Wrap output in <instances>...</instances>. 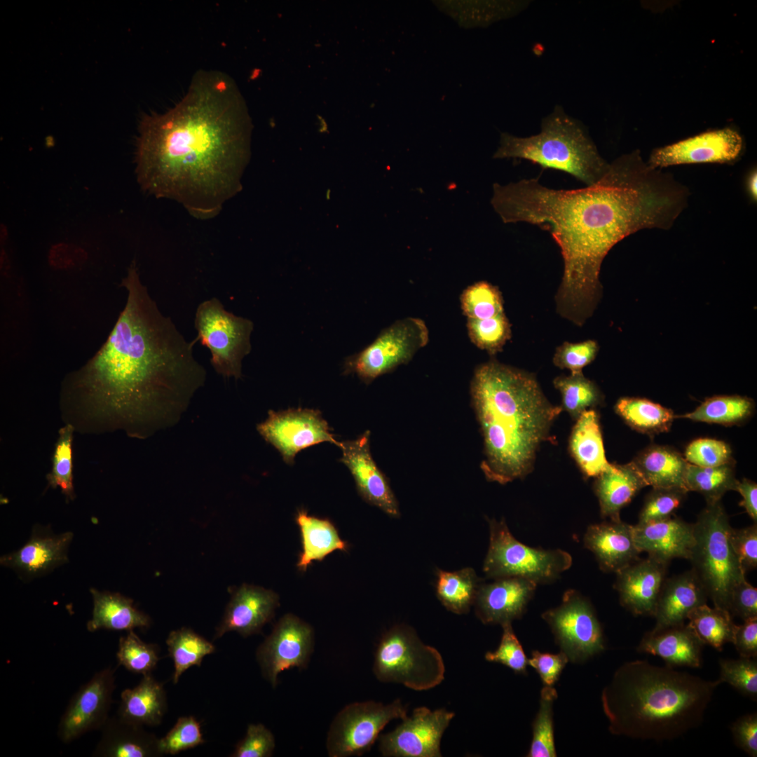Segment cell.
Returning <instances> with one entry per match:
<instances>
[{"instance_id":"e575fe53","label":"cell","mask_w":757,"mask_h":757,"mask_svg":"<svg viewBox=\"0 0 757 757\" xmlns=\"http://www.w3.org/2000/svg\"><path fill=\"white\" fill-rule=\"evenodd\" d=\"M479 582L470 567L455 571L438 569L437 597L448 611L458 615L467 613L474 604Z\"/></svg>"},{"instance_id":"f6af8a7d","label":"cell","mask_w":757,"mask_h":757,"mask_svg":"<svg viewBox=\"0 0 757 757\" xmlns=\"http://www.w3.org/2000/svg\"><path fill=\"white\" fill-rule=\"evenodd\" d=\"M116 657L120 665L143 675L151 674L160 659L158 647L144 642L133 630L119 639Z\"/></svg>"},{"instance_id":"9f6ffc18","label":"cell","mask_w":757,"mask_h":757,"mask_svg":"<svg viewBox=\"0 0 757 757\" xmlns=\"http://www.w3.org/2000/svg\"><path fill=\"white\" fill-rule=\"evenodd\" d=\"M568 662L567 656L561 651L552 654L534 650L528 664L536 669L544 686H553Z\"/></svg>"},{"instance_id":"f907efd6","label":"cell","mask_w":757,"mask_h":757,"mask_svg":"<svg viewBox=\"0 0 757 757\" xmlns=\"http://www.w3.org/2000/svg\"><path fill=\"white\" fill-rule=\"evenodd\" d=\"M686 493L676 489H653L642 507L638 524L671 517L681 505Z\"/></svg>"},{"instance_id":"ab89813d","label":"cell","mask_w":757,"mask_h":757,"mask_svg":"<svg viewBox=\"0 0 757 757\" xmlns=\"http://www.w3.org/2000/svg\"><path fill=\"white\" fill-rule=\"evenodd\" d=\"M737 482L732 464L700 467L688 463L685 475L686 489L701 493L707 503L721 501L724 493L735 490Z\"/></svg>"},{"instance_id":"d6986e66","label":"cell","mask_w":757,"mask_h":757,"mask_svg":"<svg viewBox=\"0 0 757 757\" xmlns=\"http://www.w3.org/2000/svg\"><path fill=\"white\" fill-rule=\"evenodd\" d=\"M369 430L356 439L339 442L343 463L351 473L359 495L388 515L400 516L398 501L388 480L374 461L370 450Z\"/></svg>"},{"instance_id":"4fadbf2b","label":"cell","mask_w":757,"mask_h":757,"mask_svg":"<svg viewBox=\"0 0 757 757\" xmlns=\"http://www.w3.org/2000/svg\"><path fill=\"white\" fill-rule=\"evenodd\" d=\"M568 661L583 662L605 649L603 630L592 603L575 589L565 592L557 607L542 614Z\"/></svg>"},{"instance_id":"91938a15","label":"cell","mask_w":757,"mask_h":757,"mask_svg":"<svg viewBox=\"0 0 757 757\" xmlns=\"http://www.w3.org/2000/svg\"><path fill=\"white\" fill-rule=\"evenodd\" d=\"M732 643L740 657H757V618L736 625Z\"/></svg>"},{"instance_id":"52a82bcc","label":"cell","mask_w":757,"mask_h":757,"mask_svg":"<svg viewBox=\"0 0 757 757\" xmlns=\"http://www.w3.org/2000/svg\"><path fill=\"white\" fill-rule=\"evenodd\" d=\"M693 526L692 570L714 606L728 611L730 594L746 572L731 545L732 527L721 501L707 503Z\"/></svg>"},{"instance_id":"7dc6e473","label":"cell","mask_w":757,"mask_h":757,"mask_svg":"<svg viewBox=\"0 0 757 757\" xmlns=\"http://www.w3.org/2000/svg\"><path fill=\"white\" fill-rule=\"evenodd\" d=\"M720 675L722 683H727L744 695L753 700L757 698L756 657H740L737 660L721 659Z\"/></svg>"},{"instance_id":"277c9868","label":"cell","mask_w":757,"mask_h":757,"mask_svg":"<svg viewBox=\"0 0 757 757\" xmlns=\"http://www.w3.org/2000/svg\"><path fill=\"white\" fill-rule=\"evenodd\" d=\"M470 397L483 438L480 468L486 479L505 484L526 477L541 444L550 440L561 407L549 402L533 374L495 360L475 370Z\"/></svg>"},{"instance_id":"8d00e7d4","label":"cell","mask_w":757,"mask_h":757,"mask_svg":"<svg viewBox=\"0 0 757 757\" xmlns=\"http://www.w3.org/2000/svg\"><path fill=\"white\" fill-rule=\"evenodd\" d=\"M687 619L704 645L721 651L725 643H732L736 625L727 610L704 603L692 610Z\"/></svg>"},{"instance_id":"9c48e42d","label":"cell","mask_w":757,"mask_h":757,"mask_svg":"<svg viewBox=\"0 0 757 757\" xmlns=\"http://www.w3.org/2000/svg\"><path fill=\"white\" fill-rule=\"evenodd\" d=\"M489 545L483 571L489 578L520 577L545 584L572 565V557L566 551L534 548L519 542L503 519H489Z\"/></svg>"},{"instance_id":"6125c7cd","label":"cell","mask_w":757,"mask_h":757,"mask_svg":"<svg viewBox=\"0 0 757 757\" xmlns=\"http://www.w3.org/2000/svg\"><path fill=\"white\" fill-rule=\"evenodd\" d=\"M749 189L753 197L754 198V196H755V198H756V172L752 175V176L751 177V178L749 179Z\"/></svg>"},{"instance_id":"f1b7e54d","label":"cell","mask_w":757,"mask_h":757,"mask_svg":"<svg viewBox=\"0 0 757 757\" xmlns=\"http://www.w3.org/2000/svg\"><path fill=\"white\" fill-rule=\"evenodd\" d=\"M647 484L633 461L625 465L611 464L596 477L594 491L602 517L620 520L621 510Z\"/></svg>"},{"instance_id":"94428289","label":"cell","mask_w":757,"mask_h":757,"mask_svg":"<svg viewBox=\"0 0 757 757\" xmlns=\"http://www.w3.org/2000/svg\"><path fill=\"white\" fill-rule=\"evenodd\" d=\"M735 490L738 491L742 497L740 505L742 506L754 523L757 521V484L756 483L743 479L737 480Z\"/></svg>"},{"instance_id":"6da1fadb","label":"cell","mask_w":757,"mask_h":757,"mask_svg":"<svg viewBox=\"0 0 757 757\" xmlns=\"http://www.w3.org/2000/svg\"><path fill=\"white\" fill-rule=\"evenodd\" d=\"M491 203L505 223L547 231L560 248L564 275L558 312L578 325L600 296L599 273L610 250L643 229H669L687 203V189L651 168L639 150L609 163L595 184L572 190L548 188L539 178L493 185Z\"/></svg>"},{"instance_id":"2e32d148","label":"cell","mask_w":757,"mask_h":757,"mask_svg":"<svg viewBox=\"0 0 757 757\" xmlns=\"http://www.w3.org/2000/svg\"><path fill=\"white\" fill-rule=\"evenodd\" d=\"M454 716L445 709L416 708L395 730L380 737L379 750L386 757H440L441 739Z\"/></svg>"},{"instance_id":"7402d4cb","label":"cell","mask_w":757,"mask_h":757,"mask_svg":"<svg viewBox=\"0 0 757 757\" xmlns=\"http://www.w3.org/2000/svg\"><path fill=\"white\" fill-rule=\"evenodd\" d=\"M73 536L70 531L54 534L47 528L36 526L29 540L18 551L2 556L0 564L25 578L43 575L68 561Z\"/></svg>"},{"instance_id":"4316f807","label":"cell","mask_w":757,"mask_h":757,"mask_svg":"<svg viewBox=\"0 0 757 757\" xmlns=\"http://www.w3.org/2000/svg\"><path fill=\"white\" fill-rule=\"evenodd\" d=\"M707 594L691 569L665 578L657 601L654 618L656 627L685 622L695 608L707 603Z\"/></svg>"},{"instance_id":"e0dca14e","label":"cell","mask_w":757,"mask_h":757,"mask_svg":"<svg viewBox=\"0 0 757 757\" xmlns=\"http://www.w3.org/2000/svg\"><path fill=\"white\" fill-rule=\"evenodd\" d=\"M114 673L111 667L97 672L73 695L58 725L57 735L62 742L102 729L109 718L116 688Z\"/></svg>"},{"instance_id":"f546056e","label":"cell","mask_w":757,"mask_h":757,"mask_svg":"<svg viewBox=\"0 0 757 757\" xmlns=\"http://www.w3.org/2000/svg\"><path fill=\"white\" fill-rule=\"evenodd\" d=\"M575 421L569 438L570 452L585 477H596L611 465L605 456L599 415L587 409Z\"/></svg>"},{"instance_id":"9a60e30c","label":"cell","mask_w":757,"mask_h":757,"mask_svg":"<svg viewBox=\"0 0 757 757\" xmlns=\"http://www.w3.org/2000/svg\"><path fill=\"white\" fill-rule=\"evenodd\" d=\"M314 649V632L310 625L287 613L275 625L271 634L258 647L257 662L264 678L273 688L283 671L307 667Z\"/></svg>"},{"instance_id":"60d3db41","label":"cell","mask_w":757,"mask_h":757,"mask_svg":"<svg viewBox=\"0 0 757 757\" xmlns=\"http://www.w3.org/2000/svg\"><path fill=\"white\" fill-rule=\"evenodd\" d=\"M553 383L561 395L562 409L574 420L588 409L601 402L602 396L599 388L582 372L556 377Z\"/></svg>"},{"instance_id":"ac0fdd59","label":"cell","mask_w":757,"mask_h":757,"mask_svg":"<svg viewBox=\"0 0 757 757\" xmlns=\"http://www.w3.org/2000/svg\"><path fill=\"white\" fill-rule=\"evenodd\" d=\"M741 135L730 128L709 130L654 149L647 163L653 168L701 163H732L743 150Z\"/></svg>"},{"instance_id":"1f68e13d","label":"cell","mask_w":757,"mask_h":757,"mask_svg":"<svg viewBox=\"0 0 757 757\" xmlns=\"http://www.w3.org/2000/svg\"><path fill=\"white\" fill-rule=\"evenodd\" d=\"M166 708L163 685L149 674L137 686L121 693L118 716L138 725L155 726L161 723Z\"/></svg>"},{"instance_id":"11a10c76","label":"cell","mask_w":757,"mask_h":757,"mask_svg":"<svg viewBox=\"0 0 757 757\" xmlns=\"http://www.w3.org/2000/svg\"><path fill=\"white\" fill-rule=\"evenodd\" d=\"M730 541L745 572L756 568L757 567L756 523L739 529L732 528L730 533Z\"/></svg>"},{"instance_id":"7bdbcfd3","label":"cell","mask_w":757,"mask_h":757,"mask_svg":"<svg viewBox=\"0 0 757 757\" xmlns=\"http://www.w3.org/2000/svg\"><path fill=\"white\" fill-rule=\"evenodd\" d=\"M74 426L67 423L59 430L51 472L46 476L49 486L60 488L67 500L75 498L72 475V440Z\"/></svg>"},{"instance_id":"681fc988","label":"cell","mask_w":757,"mask_h":757,"mask_svg":"<svg viewBox=\"0 0 757 757\" xmlns=\"http://www.w3.org/2000/svg\"><path fill=\"white\" fill-rule=\"evenodd\" d=\"M686 461L700 467H718L732 464L731 450L725 442L708 438L693 441L686 447Z\"/></svg>"},{"instance_id":"b9f144b4","label":"cell","mask_w":757,"mask_h":757,"mask_svg":"<svg viewBox=\"0 0 757 757\" xmlns=\"http://www.w3.org/2000/svg\"><path fill=\"white\" fill-rule=\"evenodd\" d=\"M557 693L553 686H544L540 692L539 709L533 723V738L528 757H555L553 730V704Z\"/></svg>"},{"instance_id":"d4e9b609","label":"cell","mask_w":757,"mask_h":757,"mask_svg":"<svg viewBox=\"0 0 757 757\" xmlns=\"http://www.w3.org/2000/svg\"><path fill=\"white\" fill-rule=\"evenodd\" d=\"M583 542L604 572L616 573L639 559L632 525L621 519L589 526Z\"/></svg>"},{"instance_id":"d6a6232c","label":"cell","mask_w":757,"mask_h":757,"mask_svg":"<svg viewBox=\"0 0 757 757\" xmlns=\"http://www.w3.org/2000/svg\"><path fill=\"white\" fill-rule=\"evenodd\" d=\"M633 462L647 486L688 492L685 475L688 463L675 450L663 446H652L640 453Z\"/></svg>"},{"instance_id":"4dcf8cb0","label":"cell","mask_w":757,"mask_h":757,"mask_svg":"<svg viewBox=\"0 0 757 757\" xmlns=\"http://www.w3.org/2000/svg\"><path fill=\"white\" fill-rule=\"evenodd\" d=\"M90 592L93 609L92 618L86 626L89 632L100 629L130 631L150 625L149 617L137 610L132 599L119 593L98 591L94 588Z\"/></svg>"},{"instance_id":"8992f818","label":"cell","mask_w":757,"mask_h":757,"mask_svg":"<svg viewBox=\"0 0 757 757\" xmlns=\"http://www.w3.org/2000/svg\"><path fill=\"white\" fill-rule=\"evenodd\" d=\"M493 158L526 160L567 173L586 186L597 182L609 167L585 127L559 107L542 121L536 135L519 137L502 132Z\"/></svg>"},{"instance_id":"d590c367","label":"cell","mask_w":757,"mask_h":757,"mask_svg":"<svg viewBox=\"0 0 757 757\" xmlns=\"http://www.w3.org/2000/svg\"><path fill=\"white\" fill-rule=\"evenodd\" d=\"M615 409L630 427L646 434L668 431L676 418L671 409L639 397H622Z\"/></svg>"},{"instance_id":"8fae6325","label":"cell","mask_w":757,"mask_h":757,"mask_svg":"<svg viewBox=\"0 0 757 757\" xmlns=\"http://www.w3.org/2000/svg\"><path fill=\"white\" fill-rule=\"evenodd\" d=\"M428 329L420 318L408 317L383 329L363 350L348 357L343 374H356L369 384L374 379L407 364L427 345Z\"/></svg>"},{"instance_id":"30bf717a","label":"cell","mask_w":757,"mask_h":757,"mask_svg":"<svg viewBox=\"0 0 757 757\" xmlns=\"http://www.w3.org/2000/svg\"><path fill=\"white\" fill-rule=\"evenodd\" d=\"M196 341L207 347L210 363L223 377L242 376V361L252 349L250 341L254 324L252 320L226 311L216 297L198 306L194 318Z\"/></svg>"},{"instance_id":"c3c4849f","label":"cell","mask_w":757,"mask_h":757,"mask_svg":"<svg viewBox=\"0 0 757 757\" xmlns=\"http://www.w3.org/2000/svg\"><path fill=\"white\" fill-rule=\"evenodd\" d=\"M200 725L193 716L180 717L167 735L158 740L161 754L175 755L204 742Z\"/></svg>"},{"instance_id":"cb8c5ba5","label":"cell","mask_w":757,"mask_h":757,"mask_svg":"<svg viewBox=\"0 0 757 757\" xmlns=\"http://www.w3.org/2000/svg\"><path fill=\"white\" fill-rule=\"evenodd\" d=\"M636 547L664 564L676 558L689 559L695 544L694 526L678 517L632 526Z\"/></svg>"},{"instance_id":"6f0895ef","label":"cell","mask_w":757,"mask_h":757,"mask_svg":"<svg viewBox=\"0 0 757 757\" xmlns=\"http://www.w3.org/2000/svg\"><path fill=\"white\" fill-rule=\"evenodd\" d=\"M728 611L743 621L757 618V589L746 579L733 588L729 601Z\"/></svg>"},{"instance_id":"f5cc1de1","label":"cell","mask_w":757,"mask_h":757,"mask_svg":"<svg viewBox=\"0 0 757 757\" xmlns=\"http://www.w3.org/2000/svg\"><path fill=\"white\" fill-rule=\"evenodd\" d=\"M598 349L597 343L593 340L578 343L564 342L557 348L553 362L560 369H569L571 374L580 373L594 360Z\"/></svg>"},{"instance_id":"44dd1931","label":"cell","mask_w":757,"mask_h":757,"mask_svg":"<svg viewBox=\"0 0 757 757\" xmlns=\"http://www.w3.org/2000/svg\"><path fill=\"white\" fill-rule=\"evenodd\" d=\"M668 564L648 557L616 573L620 604L633 615L654 616Z\"/></svg>"},{"instance_id":"680465c9","label":"cell","mask_w":757,"mask_h":757,"mask_svg":"<svg viewBox=\"0 0 757 757\" xmlns=\"http://www.w3.org/2000/svg\"><path fill=\"white\" fill-rule=\"evenodd\" d=\"M731 732L735 743L739 748L750 756H757L756 713L739 717L732 723Z\"/></svg>"},{"instance_id":"ee69618b","label":"cell","mask_w":757,"mask_h":757,"mask_svg":"<svg viewBox=\"0 0 757 757\" xmlns=\"http://www.w3.org/2000/svg\"><path fill=\"white\" fill-rule=\"evenodd\" d=\"M460 300L462 311L468 319H487L504 312L500 291L486 281L468 286L461 294Z\"/></svg>"},{"instance_id":"5b68a950","label":"cell","mask_w":757,"mask_h":757,"mask_svg":"<svg viewBox=\"0 0 757 757\" xmlns=\"http://www.w3.org/2000/svg\"><path fill=\"white\" fill-rule=\"evenodd\" d=\"M721 683L669 665L626 662L601 693L608 730L615 735L643 740L680 737L700 725Z\"/></svg>"},{"instance_id":"5bb4252c","label":"cell","mask_w":757,"mask_h":757,"mask_svg":"<svg viewBox=\"0 0 757 757\" xmlns=\"http://www.w3.org/2000/svg\"><path fill=\"white\" fill-rule=\"evenodd\" d=\"M257 430L289 465L294 464L296 455L301 450L323 442L339 447L340 442L318 409L269 410L267 418L257 424Z\"/></svg>"},{"instance_id":"3957f363","label":"cell","mask_w":757,"mask_h":757,"mask_svg":"<svg viewBox=\"0 0 757 757\" xmlns=\"http://www.w3.org/2000/svg\"><path fill=\"white\" fill-rule=\"evenodd\" d=\"M240 116L229 76L198 72L178 104L140 123L135 161L142 189L176 200L195 218L217 216L239 189Z\"/></svg>"},{"instance_id":"db71d44e","label":"cell","mask_w":757,"mask_h":757,"mask_svg":"<svg viewBox=\"0 0 757 757\" xmlns=\"http://www.w3.org/2000/svg\"><path fill=\"white\" fill-rule=\"evenodd\" d=\"M275 738L263 724L248 725L245 737L237 744L233 757H269L275 749Z\"/></svg>"},{"instance_id":"ba28073f","label":"cell","mask_w":757,"mask_h":757,"mask_svg":"<svg viewBox=\"0 0 757 757\" xmlns=\"http://www.w3.org/2000/svg\"><path fill=\"white\" fill-rule=\"evenodd\" d=\"M373 671L381 682L401 683L421 691L442 683L445 667L436 648L423 643L411 627L399 625L381 639L375 652Z\"/></svg>"},{"instance_id":"484cf974","label":"cell","mask_w":757,"mask_h":757,"mask_svg":"<svg viewBox=\"0 0 757 757\" xmlns=\"http://www.w3.org/2000/svg\"><path fill=\"white\" fill-rule=\"evenodd\" d=\"M704 644L689 624L656 627L646 632L637 651L661 657L671 667L698 668L702 665Z\"/></svg>"},{"instance_id":"83f0119b","label":"cell","mask_w":757,"mask_h":757,"mask_svg":"<svg viewBox=\"0 0 757 757\" xmlns=\"http://www.w3.org/2000/svg\"><path fill=\"white\" fill-rule=\"evenodd\" d=\"M143 725L119 716L109 718L102 728V735L93 756L151 757L161 756L158 740Z\"/></svg>"},{"instance_id":"7a4b0ae2","label":"cell","mask_w":757,"mask_h":757,"mask_svg":"<svg viewBox=\"0 0 757 757\" xmlns=\"http://www.w3.org/2000/svg\"><path fill=\"white\" fill-rule=\"evenodd\" d=\"M121 285L127 299L107 339L64 381L62 398L104 428L144 439L177 424L207 372L140 280L135 260Z\"/></svg>"},{"instance_id":"603a6c76","label":"cell","mask_w":757,"mask_h":757,"mask_svg":"<svg viewBox=\"0 0 757 757\" xmlns=\"http://www.w3.org/2000/svg\"><path fill=\"white\" fill-rule=\"evenodd\" d=\"M278 606L279 597L273 591L243 585L234 592L214 638L232 631L244 637L259 633Z\"/></svg>"},{"instance_id":"74e56055","label":"cell","mask_w":757,"mask_h":757,"mask_svg":"<svg viewBox=\"0 0 757 757\" xmlns=\"http://www.w3.org/2000/svg\"><path fill=\"white\" fill-rule=\"evenodd\" d=\"M166 644L169 655L174 662V683L178 682L187 669L192 666L200 667L203 657L215 650L212 643L185 627L172 631L168 636Z\"/></svg>"},{"instance_id":"ffe728a7","label":"cell","mask_w":757,"mask_h":757,"mask_svg":"<svg viewBox=\"0 0 757 757\" xmlns=\"http://www.w3.org/2000/svg\"><path fill=\"white\" fill-rule=\"evenodd\" d=\"M538 584L520 577H503L480 584L475 602V614L484 624L512 622L520 618Z\"/></svg>"},{"instance_id":"836d02e7","label":"cell","mask_w":757,"mask_h":757,"mask_svg":"<svg viewBox=\"0 0 757 757\" xmlns=\"http://www.w3.org/2000/svg\"><path fill=\"white\" fill-rule=\"evenodd\" d=\"M296 521L299 527L302 552L299 555L297 567L306 571L313 561H322L326 556L336 550L346 552L348 545L339 536L331 521L309 515L301 509L296 514Z\"/></svg>"},{"instance_id":"bcb514c9","label":"cell","mask_w":757,"mask_h":757,"mask_svg":"<svg viewBox=\"0 0 757 757\" xmlns=\"http://www.w3.org/2000/svg\"><path fill=\"white\" fill-rule=\"evenodd\" d=\"M467 329L471 341L492 355L500 351L511 337L510 324L504 312L487 319H468Z\"/></svg>"},{"instance_id":"7c38bea8","label":"cell","mask_w":757,"mask_h":757,"mask_svg":"<svg viewBox=\"0 0 757 757\" xmlns=\"http://www.w3.org/2000/svg\"><path fill=\"white\" fill-rule=\"evenodd\" d=\"M407 707L397 699L384 704L375 701L345 706L333 719L326 747L330 757L361 756L368 751L392 720L407 716Z\"/></svg>"},{"instance_id":"816d5d0a","label":"cell","mask_w":757,"mask_h":757,"mask_svg":"<svg viewBox=\"0 0 757 757\" xmlns=\"http://www.w3.org/2000/svg\"><path fill=\"white\" fill-rule=\"evenodd\" d=\"M501 626L503 634L500 645L495 651L487 652L485 659L505 665L516 673H524L528 659L513 631L512 622H505Z\"/></svg>"},{"instance_id":"f35d334b","label":"cell","mask_w":757,"mask_h":757,"mask_svg":"<svg viewBox=\"0 0 757 757\" xmlns=\"http://www.w3.org/2000/svg\"><path fill=\"white\" fill-rule=\"evenodd\" d=\"M753 408V402L746 397L715 396L707 399L693 411L678 417L728 425L746 419L751 414Z\"/></svg>"}]
</instances>
